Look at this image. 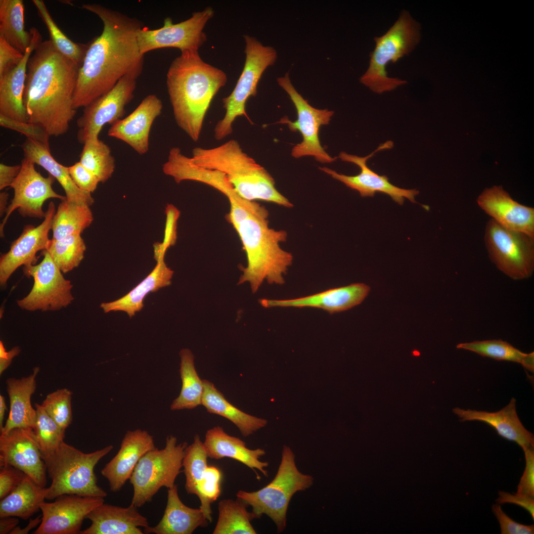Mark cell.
Returning <instances> with one entry per match:
<instances>
[{
  "mask_svg": "<svg viewBox=\"0 0 534 534\" xmlns=\"http://www.w3.org/2000/svg\"><path fill=\"white\" fill-rule=\"evenodd\" d=\"M133 504L121 507L103 503L87 516L90 526L81 534H143L140 528L149 527L147 518Z\"/></svg>",
  "mask_w": 534,
  "mask_h": 534,
  "instance_id": "26",
  "label": "cell"
},
{
  "mask_svg": "<svg viewBox=\"0 0 534 534\" xmlns=\"http://www.w3.org/2000/svg\"><path fill=\"white\" fill-rule=\"evenodd\" d=\"M155 448L153 437L147 431L139 429L128 431L118 452L101 471L110 490L116 492L121 490L141 457Z\"/></svg>",
  "mask_w": 534,
  "mask_h": 534,
  "instance_id": "23",
  "label": "cell"
},
{
  "mask_svg": "<svg viewBox=\"0 0 534 534\" xmlns=\"http://www.w3.org/2000/svg\"><path fill=\"white\" fill-rule=\"evenodd\" d=\"M477 202L486 214L503 227L534 237V209L514 200L501 186L485 189Z\"/></svg>",
  "mask_w": 534,
  "mask_h": 534,
  "instance_id": "22",
  "label": "cell"
},
{
  "mask_svg": "<svg viewBox=\"0 0 534 534\" xmlns=\"http://www.w3.org/2000/svg\"><path fill=\"white\" fill-rule=\"evenodd\" d=\"M207 458L203 442L196 435L193 443L186 448L182 461L187 493L197 495L198 484L208 467Z\"/></svg>",
  "mask_w": 534,
  "mask_h": 534,
  "instance_id": "42",
  "label": "cell"
},
{
  "mask_svg": "<svg viewBox=\"0 0 534 534\" xmlns=\"http://www.w3.org/2000/svg\"><path fill=\"white\" fill-rule=\"evenodd\" d=\"M179 356V373L182 385L179 395L171 404L172 410L193 409L201 405L204 391L203 380L196 370L194 356L191 351L183 349L180 351Z\"/></svg>",
  "mask_w": 534,
  "mask_h": 534,
  "instance_id": "36",
  "label": "cell"
},
{
  "mask_svg": "<svg viewBox=\"0 0 534 534\" xmlns=\"http://www.w3.org/2000/svg\"><path fill=\"white\" fill-rule=\"evenodd\" d=\"M72 395L70 390L59 389L48 394L41 404L46 413L64 431L72 420Z\"/></svg>",
  "mask_w": 534,
  "mask_h": 534,
  "instance_id": "45",
  "label": "cell"
},
{
  "mask_svg": "<svg viewBox=\"0 0 534 534\" xmlns=\"http://www.w3.org/2000/svg\"><path fill=\"white\" fill-rule=\"evenodd\" d=\"M30 32L31 42L22 60L16 67L0 76V114L22 122H27L23 102L27 64L36 47L42 42L38 29L33 27Z\"/></svg>",
  "mask_w": 534,
  "mask_h": 534,
  "instance_id": "25",
  "label": "cell"
},
{
  "mask_svg": "<svg viewBox=\"0 0 534 534\" xmlns=\"http://www.w3.org/2000/svg\"><path fill=\"white\" fill-rule=\"evenodd\" d=\"M534 352L528 354V356L522 364L524 368L533 372H534Z\"/></svg>",
  "mask_w": 534,
  "mask_h": 534,
  "instance_id": "61",
  "label": "cell"
},
{
  "mask_svg": "<svg viewBox=\"0 0 534 534\" xmlns=\"http://www.w3.org/2000/svg\"><path fill=\"white\" fill-rule=\"evenodd\" d=\"M485 242L497 267L515 280L530 277L534 269V237L506 228L493 219L487 223Z\"/></svg>",
  "mask_w": 534,
  "mask_h": 534,
  "instance_id": "11",
  "label": "cell"
},
{
  "mask_svg": "<svg viewBox=\"0 0 534 534\" xmlns=\"http://www.w3.org/2000/svg\"><path fill=\"white\" fill-rule=\"evenodd\" d=\"M420 31V24L407 10H402L385 34L374 38L375 46L370 53L368 67L360 78V82L377 93L392 90L406 84V81L388 77L386 67L415 49L421 39Z\"/></svg>",
  "mask_w": 534,
  "mask_h": 534,
  "instance_id": "7",
  "label": "cell"
},
{
  "mask_svg": "<svg viewBox=\"0 0 534 534\" xmlns=\"http://www.w3.org/2000/svg\"><path fill=\"white\" fill-rule=\"evenodd\" d=\"M209 521L202 510L187 506L180 499L176 485L168 490L163 516L153 527L144 528L145 534H191L198 527H206Z\"/></svg>",
  "mask_w": 534,
  "mask_h": 534,
  "instance_id": "30",
  "label": "cell"
},
{
  "mask_svg": "<svg viewBox=\"0 0 534 534\" xmlns=\"http://www.w3.org/2000/svg\"><path fill=\"white\" fill-rule=\"evenodd\" d=\"M104 502L103 497L63 494L41 506L42 521L34 534H80L84 520Z\"/></svg>",
  "mask_w": 534,
  "mask_h": 534,
  "instance_id": "17",
  "label": "cell"
},
{
  "mask_svg": "<svg viewBox=\"0 0 534 534\" xmlns=\"http://www.w3.org/2000/svg\"><path fill=\"white\" fill-rule=\"evenodd\" d=\"M523 451L526 466L516 493L534 497V449L529 448Z\"/></svg>",
  "mask_w": 534,
  "mask_h": 534,
  "instance_id": "52",
  "label": "cell"
},
{
  "mask_svg": "<svg viewBox=\"0 0 534 534\" xmlns=\"http://www.w3.org/2000/svg\"><path fill=\"white\" fill-rule=\"evenodd\" d=\"M38 14L45 24L49 40L60 53L81 66L88 48V43H76L69 39L59 28L43 0H33Z\"/></svg>",
  "mask_w": 534,
  "mask_h": 534,
  "instance_id": "40",
  "label": "cell"
},
{
  "mask_svg": "<svg viewBox=\"0 0 534 534\" xmlns=\"http://www.w3.org/2000/svg\"><path fill=\"white\" fill-rule=\"evenodd\" d=\"M226 82V74L205 62L198 50L182 51L171 63L167 87L174 118L193 141L199 138L213 98Z\"/></svg>",
  "mask_w": 534,
  "mask_h": 534,
  "instance_id": "3",
  "label": "cell"
},
{
  "mask_svg": "<svg viewBox=\"0 0 534 534\" xmlns=\"http://www.w3.org/2000/svg\"><path fill=\"white\" fill-rule=\"evenodd\" d=\"M12 465L45 487L46 469L31 428H17L0 436V466Z\"/></svg>",
  "mask_w": 534,
  "mask_h": 534,
  "instance_id": "20",
  "label": "cell"
},
{
  "mask_svg": "<svg viewBox=\"0 0 534 534\" xmlns=\"http://www.w3.org/2000/svg\"><path fill=\"white\" fill-rule=\"evenodd\" d=\"M491 508L499 524L501 534H534V525H525L515 522L503 512L498 503L493 504Z\"/></svg>",
  "mask_w": 534,
  "mask_h": 534,
  "instance_id": "50",
  "label": "cell"
},
{
  "mask_svg": "<svg viewBox=\"0 0 534 534\" xmlns=\"http://www.w3.org/2000/svg\"><path fill=\"white\" fill-rule=\"evenodd\" d=\"M204 391L201 405L213 414L222 416L232 422L243 436L246 437L265 427L267 421L248 414L229 402L210 381L203 380Z\"/></svg>",
  "mask_w": 534,
  "mask_h": 534,
  "instance_id": "33",
  "label": "cell"
},
{
  "mask_svg": "<svg viewBox=\"0 0 534 534\" xmlns=\"http://www.w3.org/2000/svg\"><path fill=\"white\" fill-rule=\"evenodd\" d=\"M112 445L85 453L64 441L50 454L42 456L51 480L46 499L63 494L104 498L107 493L97 484L94 469L98 461L109 453Z\"/></svg>",
  "mask_w": 534,
  "mask_h": 534,
  "instance_id": "6",
  "label": "cell"
},
{
  "mask_svg": "<svg viewBox=\"0 0 534 534\" xmlns=\"http://www.w3.org/2000/svg\"><path fill=\"white\" fill-rule=\"evenodd\" d=\"M21 350L19 347H13L6 352L1 341H0V374L1 375L11 364L12 359L17 356Z\"/></svg>",
  "mask_w": 534,
  "mask_h": 534,
  "instance_id": "56",
  "label": "cell"
},
{
  "mask_svg": "<svg viewBox=\"0 0 534 534\" xmlns=\"http://www.w3.org/2000/svg\"><path fill=\"white\" fill-rule=\"evenodd\" d=\"M37 418L33 428L35 439L42 456L54 452L64 441L63 431L46 413L41 404L35 403Z\"/></svg>",
  "mask_w": 534,
  "mask_h": 534,
  "instance_id": "43",
  "label": "cell"
},
{
  "mask_svg": "<svg viewBox=\"0 0 534 534\" xmlns=\"http://www.w3.org/2000/svg\"><path fill=\"white\" fill-rule=\"evenodd\" d=\"M93 220L89 207L62 200L52 220V239L72 234L81 235Z\"/></svg>",
  "mask_w": 534,
  "mask_h": 534,
  "instance_id": "37",
  "label": "cell"
},
{
  "mask_svg": "<svg viewBox=\"0 0 534 534\" xmlns=\"http://www.w3.org/2000/svg\"><path fill=\"white\" fill-rule=\"evenodd\" d=\"M173 274V270L168 267L164 260L157 262L152 271L130 292L117 300L101 303L100 307L105 313L123 311L132 317L141 310L143 300L149 292L171 284Z\"/></svg>",
  "mask_w": 534,
  "mask_h": 534,
  "instance_id": "32",
  "label": "cell"
},
{
  "mask_svg": "<svg viewBox=\"0 0 534 534\" xmlns=\"http://www.w3.org/2000/svg\"><path fill=\"white\" fill-rule=\"evenodd\" d=\"M191 158L199 167L224 173L237 194L245 200H261L287 208L293 206L277 190L270 174L244 152L236 140L213 148L195 147Z\"/></svg>",
  "mask_w": 534,
  "mask_h": 534,
  "instance_id": "5",
  "label": "cell"
},
{
  "mask_svg": "<svg viewBox=\"0 0 534 534\" xmlns=\"http://www.w3.org/2000/svg\"><path fill=\"white\" fill-rule=\"evenodd\" d=\"M80 68L50 40L37 45L28 60L23 95L28 122L50 136L67 132L77 112L73 99Z\"/></svg>",
  "mask_w": 534,
  "mask_h": 534,
  "instance_id": "2",
  "label": "cell"
},
{
  "mask_svg": "<svg viewBox=\"0 0 534 534\" xmlns=\"http://www.w3.org/2000/svg\"><path fill=\"white\" fill-rule=\"evenodd\" d=\"M42 253L44 258L40 264L23 267L24 274L32 277L34 283L28 295L17 301V305L29 311H57L66 308L74 300L73 285L64 277L48 251L44 250Z\"/></svg>",
  "mask_w": 534,
  "mask_h": 534,
  "instance_id": "13",
  "label": "cell"
},
{
  "mask_svg": "<svg viewBox=\"0 0 534 534\" xmlns=\"http://www.w3.org/2000/svg\"><path fill=\"white\" fill-rule=\"evenodd\" d=\"M214 11L210 6L193 13L191 17L177 24L171 18L165 19L162 27L157 29L141 28L137 32L140 52H146L164 47H175L181 52L198 50L207 40L203 30L213 17Z\"/></svg>",
  "mask_w": 534,
  "mask_h": 534,
  "instance_id": "14",
  "label": "cell"
},
{
  "mask_svg": "<svg viewBox=\"0 0 534 534\" xmlns=\"http://www.w3.org/2000/svg\"><path fill=\"white\" fill-rule=\"evenodd\" d=\"M0 499L14 490L26 475L20 469L9 464L0 466Z\"/></svg>",
  "mask_w": 534,
  "mask_h": 534,
  "instance_id": "51",
  "label": "cell"
},
{
  "mask_svg": "<svg viewBox=\"0 0 534 534\" xmlns=\"http://www.w3.org/2000/svg\"><path fill=\"white\" fill-rule=\"evenodd\" d=\"M47 488L26 475L22 482L0 501V517L12 516L27 520L41 510Z\"/></svg>",
  "mask_w": 534,
  "mask_h": 534,
  "instance_id": "34",
  "label": "cell"
},
{
  "mask_svg": "<svg viewBox=\"0 0 534 534\" xmlns=\"http://www.w3.org/2000/svg\"><path fill=\"white\" fill-rule=\"evenodd\" d=\"M137 78L124 76L110 90L84 107L77 121L79 142L84 144L89 138L98 137L105 124L112 125L123 118L126 106L134 98Z\"/></svg>",
  "mask_w": 534,
  "mask_h": 534,
  "instance_id": "15",
  "label": "cell"
},
{
  "mask_svg": "<svg viewBox=\"0 0 534 534\" xmlns=\"http://www.w3.org/2000/svg\"><path fill=\"white\" fill-rule=\"evenodd\" d=\"M244 39L246 55L244 67L234 89L222 100L225 113L215 127L214 137L218 140L232 133V124L238 117L245 116L249 120L246 111V101L250 96L256 95L263 73L275 63L277 58V51L273 47L264 45L249 35H244Z\"/></svg>",
  "mask_w": 534,
  "mask_h": 534,
  "instance_id": "10",
  "label": "cell"
},
{
  "mask_svg": "<svg viewBox=\"0 0 534 534\" xmlns=\"http://www.w3.org/2000/svg\"><path fill=\"white\" fill-rule=\"evenodd\" d=\"M459 349H464L477 353L485 357L497 360H506L522 364L528 356L501 340L474 341L457 345Z\"/></svg>",
  "mask_w": 534,
  "mask_h": 534,
  "instance_id": "44",
  "label": "cell"
},
{
  "mask_svg": "<svg viewBox=\"0 0 534 534\" xmlns=\"http://www.w3.org/2000/svg\"><path fill=\"white\" fill-rule=\"evenodd\" d=\"M21 165L8 166L0 164V190L11 186L18 175Z\"/></svg>",
  "mask_w": 534,
  "mask_h": 534,
  "instance_id": "55",
  "label": "cell"
},
{
  "mask_svg": "<svg viewBox=\"0 0 534 534\" xmlns=\"http://www.w3.org/2000/svg\"><path fill=\"white\" fill-rule=\"evenodd\" d=\"M162 109L158 97L148 95L130 115L112 124L108 135L125 142L139 154H144L149 150L151 127Z\"/></svg>",
  "mask_w": 534,
  "mask_h": 534,
  "instance_id": "21",
  "label": "cell"
},
{
  "mask_svg": "<svg viewBox=\"0 0 534 534\" xmlns=\"http://www.w3.org/2000/svg\"><path fill=\"white\" fill-rule=\"evenodd\" d=\"M203 444L208 457L215 459L231 458L253 470L258 477L255 469L261 471L265 476L268 475L265 469L268 466V462L259 460L266 454L265 451L261 448H247L244 442L228 435L221 427H214L208 430Z\"/></svg>",
  "mask_w": 534,
  "mask_h": 534,
  "instance_id": "28",
  "label": "cell"
},
{
  "mask_svg": "<svg viewBox=\"0 0 534 534\" xmlns=\"http://www.w3.org/2000/svg\"><path fill=\"white\" fill-rule=\"evenodd\" d=\"M165 213L166 218L163 241L153 245L156 262L164 260L167 250L175 244L177 239V223L180 212L174 205L168 204Z\"/></svg>",
  "mask_w": 534,
  "mask_h": 534,
  "instance_id": "47",
  "label": "cell"
},
{
  "mask_svg": "<svg viewBox=\"0 0 534 534\" xmlns=\"http://www.w3.org/2000/svg\"><path fill=\"white\" fill-rule=\"evenodd\" d=\"M55 207L50 202L42 223L37 226L31 224L25 226L21 235L13 241L9 250L2 254L0 258V284L5 288L7 281L15 270L22 265H34L39 251L46 250L50 239L48 233L51 229Z\"/></svg>",
  "mask_w": 534,
  "mask_h": 534,
  "instance_id": "19",
  "label": "cell"
},
{
  "mask_svg": "<svg viewBox=\"0 0 534 534\" xmlns=\"http://www.w3.org/2000/svg\"><path fill=\"white\" fill-rule=\"evenodd\" d=\"M83 144L79 162L99 182H105L112 177L115 169V160L110 148L98 137L89 138Z\"/></svg>",
  "mask_w": 534,
  "mask_h": 534,
  "instance_id": "39",
  "label": "cell"
},
{
  "mask_svg": "<svg viewBox=\"0 0 534 534\" xmlns=\"http://www.w3.org/2000/svg\"><path fill=\"white\" fill-rule=\"evenodd\" d=\"M221 479L222 473L218 468L208 466L198 486L197 496L201 502L200 508L209 522L212 521L211 504L221 493Z\"/></svg>",
  "mask_w": 534,
  "mask_h": 534,
  "instance_id": "46",
  "label": "cell"
},
{
  "mask_svg": "<svg viewBox=\"0 0 534 534\" xmlns=\"http://www.w3.org/2000/svg\"><path fill=\"white\" fill-rule=\"evenodd\" d=\"M82 8L98 16L103 28L88 43L79 69L73 99L76 110L110 90L124 76L138 77L144 60L137 40L142 22L99 4H83Z\"/></svg>",
  "mask_w": 534,
  "mask_h": 534,
  "instance_id": "1",
  "label": "cell"
},
{
  "mask_svg": "<svg viewBox=\"0 0 534 534\" xmlns=\"http://www.w3.org/2000/svg\"><path fill=\"white\" fill-rule=\"evenodd\" d=\"M496 502L499 504L511 503L518 505L526 509L534 519V497L514 493L499 491Z\"/></svg>",
  "mask_w": 534,
  "mask_h": 534,
  "instance_id": "54",
  "label": "cell"
},
{
  "mask_svg": "<svg viewBox=\"0 0 534 534\" xmlns=\"http://www.w3.org/2000/svg\"><path fill=\"white\" fill-rule=\"evenodd\" d=\"M67 168L72 179L79 189L91 193L96 190L99 183L98 179L80 162Z\"/></svg>",
  "mask_w": 534,
  "mask_h": 534,
  "instance_id": "49",
  "label": "cell"
},
{
  "mask_svg": "<svg viewBox=\"0 0 534 534\" xmlns=\"http://www.w3.org/2000/svg\"><path fill=\"white\" fill-rule=\"evenodd\" d=\"M370 287L361 283L332 288L313 295L288 300L261 299L265 308L274 307L322 309L332 314L349 310L362 303L368 294Z\"/></svg>",
  "mask_w": 534,
  "mask_h": 534,
  "instance_id": "24",
  "label": "cell"
},
{
  "mask_svg": "<svg viewBox=\"0 0 534 534\" xmlns=\"http://www.w3.org/2000/svg\"><path fill=\"white\" fill-rule=\"evenodd\" d=\"M42 521V515H39L34 519H31L24 528L21 529L19 526L16 527L10 533V534H27L32 529L36 528L40 525Z\"/></svg>",
  "mask_w": 534,
  "mask_h": 534,
  "instance_id": "58",
  "label": "cell"
},
{
  "mask_svg": "<svg viewBox=\"0 0 534 534\" xmlns=\"http://www.w3.org/2000/svg\"><path fill=\"white\" fill-rule=\"evenodd\" d=\"M8 194L6 192H2L0 193V217L2 216L3 214H5L7 205V200L8 199Z\"/></svg>",
  "mask_w": 534,
  "mask_h": 534,
  "instance_id": "59",
  "label": "cell"
},
{
  "mask_svg": "<svg viewBox=\"0 0 534 534\" xmlns=\"http://www.w3.org/2000/svg\"><path fill=\"white\" fill-rule=\"evenodd\" d=\"M278 85L289 95L294 103L298 118L294 122L284 117L279 122L286 124L293 131H298L303 137V141L293 147L291 152L294 158L305 156H313L321 163H331L337 157H332L321 146L318 138V131L322 125L329 124L334 114L333 111L327 109H318L312 106L296 90L286 73L284 76L277 78Z\"/></svg>",
  "mask_w": 534,
  "mask_h": 534,
  "instance_id": "12",
  "label": "cell"
},
{
  "mask_svg": "<svg viewBox=\"0 0 534 534\" xmlns=\"http://www.w3.org/2000/svg\"><path fill=\"white\" fill-rule=\"evenodd\" d=\"M35 163L24 158L21 162L20 172L10 187L14 196L8 206L5 216L0 226V233L3 237L4 226L11 213L17 209L23 217L44 218L45 212L43 210L44 203L50 198L64 200L66 196L54 191L52 185L55 179L51 175L43 177L37 171Z\"/></svg>",
  "mask_w": 534,
  "mask_h": 534,
  "instance_id": "16",
  "label": "cell"
},
{
  "mask_svg": "<svg viewBox=\"0 0 534 534\" xmlns=\"http://www.w3.org/2000/svg\"><path fill=\"white\" fill-rule=\"evenodd\" d=\"M19 520L15 517L8 516L0 518V534H10L17 526Z\"/></svg>",
  "mask_w": 534,
  "mask_h": 534,
  "instance_id": "57",
  "label": "cell"
},
{
  "mask_svg": "<svg viewBox=\"0 0 534 534\" xmlns=\"http://www.w3.org/2000/svg\"><path fill=\"white\" fill-rule=\"evenodd\" d=\"M7 409L6 404L5 403V400L4 397L0 395V431L3 427V421L4 414L6 410Z\"/></svg>",
  "mask_w": 534,
  "mask_h": 534,
  "instance_id": "60",
  "label": "cell"
},
{
  "mask_svg": "<svg viewBox=\"0 0 534 534\" xmlns=\"http://www.w3.org/2000/svg\"><path fill=\"white\" fill-rule=\"evenodd\" d=\"M393 146L392 141H387L381 144L374 152L365 157H359L341 152L338 157L342 161L354 163L360 168V173L356 176H349L340 174L325 167H319V169L332 178L344 183L351 189L358 191L361 197H372L376 192H380L389 195L394 201L400 205L403 204L404 198L408 199L411 202L415 203L414 197L418 194V190L415 189H403L396 186L389 182L387 176L378 175L366 165L367 159L376 152L383 149L391 148Z\"/></svg>",
  "mask_w": 534,
  "mask_h": 534,
  "instance_id": "18",
  "label": "cell"
},
{
  "mask_svg": "<svg viewBox=\"0 0 534 534\" xmlns=\"http://www.w3.org/2000/svg\"><path fill=\"white\" fill-rule=\"evenodd\" d=\"M312 476L304 474L297 468L295 455L289 447L284 445L281 463L273 480L256 491L239 490L237 498L252 508L254 518L263 514L275 524L277 532L286 527V516L290 500L294 493L309 488L313 484Z\"/></svg>",
  "mask_w": 534,
  "mask_h": 534,
  "instance_id": "8",
  "label": "cell"
},
{
  "mask_svg": "<svg viewBox=\"0 0 534 534\" xmlns=\"http://www.w3.org/2000/svg\"><path fill=\"white\" fill-rule=\"evenodd\" d=\"M23 55L0 35V76L16 67Z\"/></svg>",
  "mask_w": 534,
  "mask_h": 534,
  "instance_id": "53",
  "label": "cell"
},
{
  "mask_svg": "<svg viewBox=\"0 0 534 534\" xmlns=\"http://www.w3.org/2000/svg\"><path fill=\"white\" fill-rule=\"evenodd\" d=\"M21 147L24 158L41 166L58 181L65 191L67 201L89 207L93 204L94 200L91 193L82 190L75 185L67 167L54 159L50 147L27 138Z\"/></svg>",
  "mask_w": 534,
  "mask_h": 534,
  "instance_id": "31",
  "label": "cell"
},
{
  "mask_svg": "<svg viewBox=\"0 0 534 534\" xmlns=\"http://www.w3.org/2000/svg\"><path fill=\"white\" fill-rule=\"evenodd\" d=\"M40 368L35 367L32 373L20 379L8 378L6 381V391L10 403V411L6 423L0 430V434H5L17 428L34 427L37 412L31 404V399L36 389V377Z\"/></svg>",
  "mask_w": 534,
  "mask_h": 534,
  "instance_id": "29",
  "label": "cell"
},
{
  "mask_svg": "<svg viewBox=\"0 0 534 534\" xmlns=\"http://www.w3.org/2000/svg\"><path fill=\"white\" fill-rule=\"evenodd\" d=\"M86 250V244L80 234L70 235L59 240L50 239L46 249L63 273L79 265Z\"/></svg>",
  "mask_w": 534,
  "mask_h": 534,
  "instance_id": "41",
  "label": "cell"
},
{
  "mask_svg": "<svg viewBox=\"0 0 534 534\" xmlns=\"http://www.w3.org/2000/svg\"><path fill=\"white\" fill-rule=\"evenodd\" d=\"M268 217V213H251L233 227L247 261L237 284L249 282L253 293L265 280L270 284H284L283 276L293 260L292 254L280 246L286 241L287 232L270 228Z\"/></svg>",
  "mask_w": 534,
  "mask_h": 534,
  "instance_id": "4",
  "label": "cell"
},
{
  "mask_svg": "<svg viewBox=\"0 0 534 534\" xmlns=\"http://www.w3.org/2000/svg\"><path fill=\"white\" fill-rule=\"evenodd\" d=\"M460 421H479L489 425L501 437L514 442L523 450L534 447V435L528 431L519 419L516 412V400L512 398L508 404L497 412L453 409Z\"/></svg>",
  "mask_w": 534,
  "mask_h": 534,
  "instance_id": "27",
  "label": "cell"
},
{
  "mask_svg": "<svg viewBox=\"0 0 534 534\" xmlns=\"http://www.w3.org/2000/svg\"><path fill=\"white\" fill-rule=\"evenodd\" d=\"M247 504L238 498L219 502V517L213 534H256L251 521L255 519L246 509Z\"/></svg>",
  "mask_w": 534,
  "mask_h": 534,
  "instance_id": "38",
  "label": "cell"
},
{
  "mask_svg": "<svg viewBox=\"0 0 534 534\" xmlns=\"http://www.w3.org/2000/svg\"><path fill=\"white\" fill-rule=\"evenodd\" d=\"M24 11L22 0H0V35L23 54L32 40L25 30Z\"/></svg>",
  "mask_w": 534,
  "mask_h": 534,
  "instance_id": "35",
  "label": "cell"
},
{
  "mask_svg": "<svg viewBox=\"0 0 534 534\" xmlns=\"http://www.w3.org/2000/svg\"><path fill=\"white\" fill-rule=\"evenodd\" d=\"M187 445L185 442L178 444L177 438L170 435L163 448H155L141 457L130 479L134 490L132 504L140 507L151 501L162 487H174Z\"/></svg>",
  "mask_w": 534,
  "mask_h": 534,
  "instance_id": "9",
  "label": "cell"
},
{
  "mask_svg": "<svg viewBox=\"0 0 534 534\" xmlns=\"http://www.w3.org/2000/svg\"><path fill=\"white\" fill-rule=\"evenodd\" d=\"M0 125L14 130L49 147V135L42 127L27 122L17 121L0 114Z\"/></svg>",
  "mask_w": 534,
  "mask_h": 534,
  "instance_id": "48",
  "label": "cell"
}]
</instances>
